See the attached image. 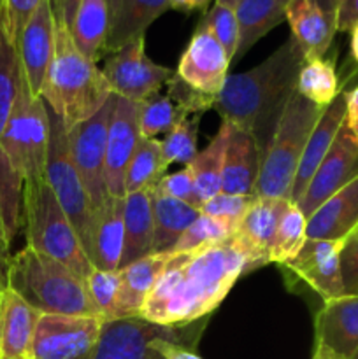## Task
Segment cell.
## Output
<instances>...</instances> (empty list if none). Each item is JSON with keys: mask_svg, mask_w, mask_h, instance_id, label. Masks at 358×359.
I'll use <instances>...</instances> for the list:
<instances>
[{"mask_svg": "<svg viewBox=\"0 0 358 359\" xmlns=\"http://www.w3.org/2000/svg\"><path fill=\"white\" fill-rule=\"evenodd\" d=\"M265 265V259L237 233L192 251L174 252L139 318L160 326H186L206 319L242 273Z\"/></svg>", "mask_w": 358, "mask_h": 359, "instance_id": "6da1fadb", "label": "cell"}, {"mask_svg": "<svg viewBox=\"0 0 358 359\" xmlns=\"http://www.w3.org/2000/svg\"><path fill=\"white\" fill-rule=\"evenodd\" d=\"M304 62L300 46L290 37L255 69L228 76L214 102L221 121L253 133L263 154L288 100L297 90Z\"/></svg>", "mask_w": 358, "mask_h": 359, "instance_id": "7a4b0ae2", "label": "cell"}, {"mask_svg": "<svg viewBox=\"0 0 358 359\" xmlns=\"http://www.w3.org/2000/svg\"><path fill=\"white\" fill-rule=\"evenodd\" d=\"M112 95L102 69L77 49L69 27L56 20L55 55L41 90L46 105L70 130L97 114Z\"/></svg>", "mask_w": 358, "mask_h": 359, "instance_id": "3957f363", "label": "cell"}, {"mask_svg": "<svg viewBox=\"0 0 358 359\" xmlns=\"http://www.w3.org/2000/svg\"><path fill=\"white\" fill-rule=\"evenodd\" d=\"M6 286L41 314L100 316L86 280L58 259L28 245L11 256Z\"/></svg>", "mask_w": 358, "mask_h": 359, "instance_id": "277c9868", "label": "cell"}, {"mask_svg": "<svg viewBox=\"0 0 358 359\" xmlns=\"http://www.w3.org/2000/svg\"><path fill=\"white\" fill-rule=\"evenodd\" d=\"M323 111L325 107L312 104L297 90L293 91L262 154L255 198L270 196L291 202V188L305 144Z\"/></svg>", "mask_w": 358, "mask_h": 359, "instance_id": "5b68a950", "label": "cell"}, {"mask_svg": "<svg viewBox=\"0 0 358 359\" xmlns=\"http://www.w3.org/2000/svg\"><path fill=\"white\" fill-rule=\"evenodd\" d=\"M23 223L28 248L58 259L84 280L93 272L76 228L46 177L23 184Z\"/></svg>", "mask_w": 358, "mask_h": 359, "instance_id": "8992f818", "label": "cell"}, {"mask_svg": "<svg viewBox=\"0 0 358 359\" xmlns=\"http://www.w3.org/2000/svg\"><path fill=\"white\" fill-rule=\"evenodd\" d=\"M48 142V105L41 97L30 93L27 79L23 72H20L16 100L4 132L2 149L13 170L23 179V184L46 177Z\"/></svg>", "mask_w": 358, "mask_h": 359, "instance_id": "52a82bcc", "label": "cell"}, {"mask_svg": "<svg viewBox=\"0 0 358 359\" xmlns=\"http://www.w3.org/2000/svg\"><path fill=\"white\" fill-rule=\"evenodd\" d=\"M49 112V142L46 156V181L55 191L63 212L69 216L83 244L88 258L93 245V209L86 195L79 174L70 158L67 130L62 119L48 107Z\"/></svg>", "mask_w": 358, "mask_h": 359, "instance_id": "ba28073f", "label": "cell"}, {"mask_svg": "<svg viewBox=\"0 0 358 359\" xmlns=\"http://www.w3.org/2000/svg\"><path fill=\"white\" fill-rule=\"evenodd\" d=\"M20 72L16 46L7 35L0 14V224L9 244L23 223V179L11 167L2 149V137L16 100Z\"/></svg>", "mask_w": 358, "mask_h": 359, "instance_id": "9c48e42d", "label": "cell"}, {"mask_svg": "<svg viewBox=\"0 0 358 359\" xmlns=\"http://www.w3.org/2000/svg\"><path fill=\"white\" fill-rule=\"evenodd\" d=\"M206 325L204 319L186 326H160L142 318L107 321L93 359H165L153 346L154 339H168L195 351Z\"/></svg>", "mask_w": 358, "mask_h": 359, "instance_id": "30bf717a", "label": "cell"}, {"mask_svg": "<svg viewBox=\"0 0 358 359\" xmlns=\"http://www.w3.org/2000/svg\"><path fill=\"white\" fill-rule=\"evenodd\" d=\"M114 104L116 95H112L97 114L67 130L70 158L86 189L93 217L111 196L105 182V151Z\"/></svg>", "mask_w": 358, "mask_h": 359, "instance_id": "8fae6325", "label": "cell"}, {"mask_svg": "<svg viewBox=\"0 0 358 359\" xmlns=\"http://www.w3.org/2000/svg\"><path fill=\"white\" fill-rule=\"evenodd\" d=\"M105 319L100 316L41 314L32 359H93Z\"/></svg>", "mask_w": 358, "mask_h": 359, "instance_id": "7c38bea8", "label": "cell"}, {"mask_svg": "<svg viewBox=\"0 0 358 359\" xmlns=\"http://www.w3.org/2000/svg\"><path fill=\"white\" fill-rule=\"evenodd\" d=\"M102 74L107 79L112 93L137 104L157 97L174 76L168 67L158 65L147 58L144 37L111 53Z\"/></svg>", "mask_w": 358, "mask_h": 359, "instance_id": "4fadbf2b", "label": "cell"}, {"mask_svg": "<svg viewBox=\"0 0 358 359\" xmlns=\"http://www.w3.org/2000/svg\"><path fill=\"white\" fill-rule=\"evenodd\" d=\"M346 238L339 241H323L307 238L293 259L279 265L286 280H300L311 287L323 302L343 297L344 284L340 276V251Z\"/></svg>", "mask_w": 358, "mask_h": 359, "instance_id": "5bb4252c", "label": "cell"}, {"mask_svg": "<svg viewBox=\"0 0 358 359\" xmlns=\"http://www.w3.org/2000/svg\"><path fill=\"white\" fill-rule=\"evenodd\" d=\"M228 58L223 46L206 27L199 25L179 60L175 76L192 90L216 102L228 77Z\"/></svg>", "mask_w": 358, "mask_h": 359, "instance_id": "9a60e30c", "label": "cell"}, {"mask_svg": "<svg viewBox=\"0 0 358 359\" xmlns=\"http://www.w3.org/2000/svg\"><path fill=\"white\" fill-rule=\"evenodd\" d=\"M358 177V140L346 125L340 126L332 147L312 175L307 189L297 202L305 217L311 216L333 193Z\"/></svg>", "mask_w": 358, "mask_h": 359, "instance_id": "2e32d148", "label": "cell"}, {"mask_svg": "<svg viewBox=\"0 0 358 359\" xmlns=\"http://www.w3.org/2000/svg\"><path fill=\"white\" fill-rule=\"evenodd\" d=\"M55 46L56 18L53 0H41L16 42L21 72L34 97H41L42 84L55 55Z\"/></svg>", "mask_w": 358, "mask_h": 359, "instance_id": "e0dca14e", "label": "cell"}, {"mask_svg": "<svg viewBox=\"0 0 358 359\" xmlns=\"http://www.w3.org/2000/svg\"><path fill=\"white\" fill-rule=\"evenodd\" d=\"M165 88V95L158 93L140 104L139 126L140 137L144 139H157L161 133L167 135L186 116L204 114L207 109L214 107L213 98L192 90L175 74L167 81Z\"/></svg>", "mask_w": 358, "mask_h": 359, "instance_id": "ac0fdd59", "label": "cell"}, {"mask_svg": "<svg viewBox=\"0 0 358 359\" xmlns=\"http://www.w3.org/2000/svg\"><path fill=\"white\" fill-rule=\"evenodd\" d=\"M139 118L140 104L116 95L105 151V182L111 196H125L126 167L140 140Z\"/></svg>", "mask_w": 358, "mask_h": 359, "instance_id": "d6986e66", "label": "cell"}, {"mask_svg": "<svg viewBox=\"0 0 358 359\" xmlns=\"http://www.w3.org/2000/svg\"><path fill=\"white\" fill-rule=\"evenodd\" d=\"M314 349L353 359L358 349V294L323 302L314 319Z\"/></svg>", "mask_w": 358, "mask_h": 359, "instance_id": "ffe728a7", "label": "cell"}, {"mask_svg": "<svg viewBox=\"0 0 358 359\" xmlns=\"http://www.w3.org/2000/svg\"><path fill=\"white\" fill-rule=\"evenodd\" d=\"M260 165H262V149L255 135L230 125L223 174H221V191L228 195L255 196Z\"/></svg>", "mask_w": 358, "mask_h": 359, "instance_id": "44dd1931", "label": "cell"}, {"mask_svg": "<svg viewBox=\"0 0 358 359\" xmlns=\"http://www.w3.org/2000/svg\"><path fill=\"white\" fill-rule=\"evenodd\" d=\"M344 119H346V90L343 88V91L325 107L321 118L318 119L307 144H305L304 154H302L300 165H298L297 175H295L293 188H291V202L293 203H297L305 193L312 175L332 147L340 126L344 125Z\"/></svg>", "mask_w": 358, "mask_h": 359, "instance_id": "7402d4cb", "label": "cell"}, {"mask_svg": "<svg viewBox=\"0 0 358 359\" xmlns=\"http://www.w3.org/2000/svg\"><path fill=\"white\" fill-rule=\"evenodd\" d=\"M39 318L41 312L13 290L4 287L0 297V359H30Z\"/></svg>", "mask_w": 358, "mask_h": 359, "instance_id": "603a6c76", "label": "cell"}, {"mask_svg": "<svg viewBox=\"0 0 358 359\" xmlns=\"http://www.w3.org/2000/svg\"><path fill=\"white\" fill-rule=\"evenodd\" d=\"M174 252L150 255L142 259H137L125 269H119L121 280H119L118 297H116L111 321L139 318L147 294L151 293L158 277L164 272Z\"/></svg>", "mask_w": 358, "mask_h": 359, "instance_id": "cb8c5ba5", "label": "cell"}, {"mask_svg": "<svg viewBox=\"0 0 358 359\" xmlns=\"http://www.w3.org/2000/svg\"><path fill=\"white\" fill-rule=\"evenodd\" d=\"M286 21L290 23L291 37L300 46L305 60L325 58L337 32L336 18L311 0H290Z\"/></svg>", "mask_w": 358, "mask_h": 359, "instance_id": "d4e9b609", "label": "cell"}, {"mask_svg": "<svg viewBox=\"0 0 358 359\" xmlns=\"http://www.w3.org/2000/svg\"><path fill=\"white\" fill-rule=\"evenodd\" d=\"M171 9V0H111V27L105 55L144 37L147 27Z\"/></svg>", "mask_w": 358, "mask_h": 359, "instance_id": "484cf974", "label": "cell"}, {"mask_svg": "<svg viewBox=\"0 0 358 359\" xmlns=\"http://www.w3.org/2000/svg\"><path fill=\"white\" fill-rule=\"evenodd\" d=\"M358 228V177L333 193L307 217V238L339 241Z\"/></svg>", "mask_w": 358, "mask_h": 359, "instance_id": "4316f807", "label": "cell"}, {"mask_svg": "<svg viewBox=\"0 0 358 359\" xmlns=\"http://www.w3.org/2000/svg\"><path fill=\"white\" fill-rule=\"evenodd\" d=\"M125 245V196H109L93 217L90 262L98 270H119Z\"/></svg>", "mask_w": 358, "mask_h": 359, "instance_id": "83f0119b", "label": "cell"}, {"mask_svg": "<svg viewBox=\"0 0 358 359\" xmlns=\"http://www.w3.org/2000/svg\"><path fill=\"white\" fill-rule=\"evenodd\" d=\"M151 210H153V248L151 255L171 252L190 224L200 216L197 207L183 203L151 189Z\"/></svg>", "mask_w": 358, "mask_h": 359, "instance_id": "f1b7e54d", "label": "cell"}, {"mask_svg": "<svg viewBox=\"0 0 358 359\" xmlns=\"http://www.w3.org/2000/svg\"><path fill=\"white\" fill-rule=\"evenodd\" d=\"M290 203V200L270 198V196L255 198L235 231L256 255L265 259L267 265H269V251L274 235Z\"/></svg>", "mask_w": 358, "mask_h": 359, "instance_id": "f546056e", "label": "cell"}, {"mask_svg": "<svg viewBox=\"0 0 358 359\" xmlns=\"http://www.w3.org/2000/svg\"><path fill=\"white\" fill-rule=\"evenodd\" d=\"M153 248V210L151 189L125 195V245L119 269L151 255Z\"/></svg>", "mask_w": 358, "mask_h": 359, "instance_id": "4dcf8cb0", "label": "cell"}, {"mask_svg": "<svg viewBox=\"0 0 358 359\" xmlns=\"http://www.w3.org/2000/svg\"><path fill=\"white\" fill-rule=\"evenodd\" d=\"M109 27L111 0H81L69 30L77 49L97 63L105 55Z\"/></svg>", "mask_w": 358, "mask_h": 359, "instance_id": "1f68e13d", "label": "cell"}, {"mask_svg": "<svg viewBox=\"0 0 358 359\" xmlns=\"http://www.w3.org/2000/svg\"><path fill=\"white\" fill-rule=\"evenodd\" d=\"M290 0H242L235 9L239 25V44L234 60H241L263 35L286 20Z\"/></svg>", "mask_w": 358, "mask_h": 359, "instance_id": "d6a6232c", "label": "cell"}, {"mask_svg": "<svg viewBox=\"0 0 358 359\" xmlns=\"http://www.w3.org/2000/svg\"><path fill=\"white\" fill-rule=\"evenodd\" d=\"M228 135H230V125L221 121L220 130L213 137L207 147L197 153L195 160L188 165L190 172L195 181L197 196L202 205L206 200L213 198L214 195L221 193V174H223L225 151H227Z\"/></svg>", "mask_w": 358, "mask_h": 359, "instance_id": "836d02e7", "label": "cell"}, {"mask_svg": "<svg viewBox=\"0 0 358 359\" xmlns=\"http://www.w3.org/2000/svg\"><path fill=\"white\" fill-rule=\"evenodd\" d=\"M168 167L171 165L165 160L160 140L140 137L126 167L125 195L157 188L158 182L167 175L165 172Z\"/></svg>", "mask_w": 358, "mask_h": 359, "instance_id": "e575fe53", "label": "cell"}, {"mask_svg": "<svg viewBox=\"0 0 358 359\" xmlns=\"http://www.w3.org/2000/svg\"><path fill=\"white\" fill-rule=\"evenodd\" d=\"M297 91L312 104L326 107L343 91L336 62L326 58L305 60L298 72Z\"/></svg>", "mask_w": 358, "mask_h": 359, "instance_id": "d590c367", "label": "cell"}, {"mask_svg": "<svg viewBox=\"0 0 358 359\" xmlns=\"http://www.w3.org/2000/svg\"><path fill=\"white\" fill-rule=\"evenodd\" d=\"M307 241V217L302 214L297 203L291 202L274 235L269 251V263L284 265L297 256L304 242Z\"/></svg>", "mask_w": 358, "mask_h": 359, "instance_id": "8d00e7d4", "label": "cell"}, {"mask_svg": "<svg viewBox=\"0 0 358 359\" xmlns=\"http://www.w3.org/2000/svg\"><path fill=\"white\" fill-rule=\"evenodd\" d=\"M202 114H192L183 118L161 142L165 160L168 165L181 163L188 167L197 156V140H199V125Z\"/></svg>", "mask_w": 358, "mask_h": 359, "instance_id": "74e56055", "label": "cell"}, {"mask_svg": "<svg viewBox=\"0 0 358 359\" xmlns=\"http://www.w3.org/2000/svg\"><path fill=\"white\" fill-rule=\"evenodd\" d=\"M235 231H237V224L218 219V217L206 216V214H200V216L190 224L188 230L183 233V237L179 238L178 244L172 248L171 252L192 251V249L200 248V245L225 241V238L232 237Z\"/></svg>", "mask_w": 358, "mask_h": 359, "instance_id": "f35d334b", "label": "cell"}, {"mask_svg": "<svg viewBox=\"0 0 358 359\" xmlns=\"http://www.w3.org/2000/svg\"><path fill=\"white\" fill-rule=\"evenodd\" d=\"M202 27H206L211 34L216 37V41L227 51L230 62H234L235 51H237L239 44V25H237V16H235V11L230 7L220 6V4H214L204 18L200 20Z\"/></svg>", "mask_w": 358, "mask_h": 359, "instance_id": "ab89813d", "label": "cell"}, {"mask_svg": "<svg viewBox=\"0 0 358 359\" xmlns=\"http://www.w3.org/2000/svg\"><path fill=\"white\" fill-rule=\"evenodd\" d=\"M119 280H121V270L98 269H93V272L86 279L91 302H93V305L105 321H111L112 318L114 302L119 290Z\"/></svg>", "mask_w": 358, "mask_h": 359, "instance_id": "60d3db41", "label": "cell"}, {"mask_svg": "<svg viewBox=\"0 0 358 359\" xmlns=\"http://www.w3.org/2000/svg\"><path fill=\"white\" fill-rule=\"evenodd\" d=\"M253 200H255V196L228 195V193L221 191L200 205V214L218 217V219L228 221V223H234L239 226L244 214L251 207Z\"/></svg>", "mask_w": 358, "mask_h": 359, "instance_id": "b9f144b4", "label": "cell"}, {"mask_svg": "<svg viewBox=\"0 0 358 359\" xmlns=\"http://www.w3.org/2000/svg\"><path fill=\"white\" fill-rule=\"evenodd\" d=\"M157 189L160 193H164V195L171 196V198L179 200L183 203H188V205L197 207L200 210V200L197 196L195 181H193V175L188 167H185L179 172H174V174L165 175L158 182Z\"/></svg>", "mask_w": 358, "mask_h": 359, "instance_id": "7bdbcfd3", "label": "cell"}, {"mask_svg": "<svg viewBox=\"0 0 358 359\" xmlns=\"http://www.w3.org/2000/svg\"><path fill=\"white\" fill-rule=\"evenodd\" d=\"M39 4H41V0H4V27H6L7 35L14 42V46H16L18 37L39 7Z\"/></svg>", "mask_w": 358, "mask_h": 359, "instance_id": "ee69618b", "label": "cell"}, {"mask_svg": "<svg viewBox=\"0 0 358 359\" xmlns=\"http://www.w3.org/2000/svg\"><path fill=\"white\" fill-rule=\"evenodd\" d=\"M340 276L344 293L358 294V228L347 235L340 251Z\"/></svg>", "mask_w": 358, "mask_h": 359, "instance_id": "f6af8a7d", "label": "cell"}, {"mask_svg": "<svg viewBox=\"0 0 358 359\" xmlns=\"http://www.w3.org/2000/svg\"><path fill=\"white\" fill-rule=\"evenodd\" d=\"M337 32H350L358 25V0H339L336 14Z\"/></svg>", "mask_w": 358, "mask_h": 359, "instance_id": "bcb514c9", "label": "cell"}, {"mask_svg": "<svg viewBox=\"0 0 358 359\" xmlns=\"http://www.w3.org/2000/svg\"><path fill=\"white\" fill-rule=\"evenodd\" d=\"M153 346L165 359H202L193 349H188L168 339H154Z\"/></svg>", "mask_w": 358, "mask_h": 359, "instance_id": "7dc6e473", "label": "cell"}, {"mask_svg": "<svg viewBox=\"0 0 358 359\" xmlns=\"http://www.w3.org/2000/svg\"><path fill=\"white\" fill-rule=\"evenodd\" d=\"M344 125L350 128L354 139L358 140V84L351 90H346V119Z\"/></svg>", "mask_w": 358, "mask_h": 359, "instance_id": "c3c4849f", "label": "cell"}, {"mask_svg": "<svg viewBox=\"0 0 358 359\" xmlns=\"http://www.w3.org/2000/svg\"><path fill=\"white\" fill-rule=\"evenodd\" d=\"M81 0H53V9H55V18L70 28L76 11L79 7Z\"/></svg>", "mask_w": 358, "mask_h": 359, "instance_id": "681fc988", "label": "cell"}, {"mask_svg": "<svg viewBox=\"0 0 358 359\" xmlns=\"http://www.w3.org/2000/svg\"><path fill=\"white\" fill-rule=\"evenodd\" d=\"M9 248L11 244L7 242L6 235H4V230H2V224H0V280H2L4 284H6L7 266H9V259H11Z\"/></svg>", "mask_w": 358, "mask_h": 359, "instance_id": "f907efd6", "label": "cell"}, {"mask_svg": "<svg viewBox=\"0 0 358 359\" xmlns=\"http://www.w3.org/2000/svg\"><path fill=\"white\" fill-rule=\"evenodd\" d=\"M211 0H171V9L183 11V13H192V11L206 9Z\"/></svg>", "mask_w": 358, "mask_h": 359, "instance_id": "816d5d0a", "label": "cell"}, {"mask_svg": "<svg viewBox=\"0 0 358 359\" xmlns=\"http://www.w3.org/2000/svg\"><path fill=\"white\" fill-rule=\"evenodd\" d=\"M350 55L358 65V25L350 30Z\"/></svg>", "mask_w": 358, "mask_h": 359, "instance_id": "f5cc1de1", "label": "cell"}, {"mask_svg": "<svg viewBox=\"0 0 358 359\" xmlns=\"http://www.w3.org/2000/svg\"><path fill=\"white\" fill-rule=\"evenodd\" d=\"M311 2H314L316 6H318L319 9L325 11L326 14H330L332 18H336L337 4H339V0H311Z\"/></svg>", "mask_w": 358, "mask_h": 359, "instance_id": "db71d44e", "label": "cell"}, {"mask_svg": "<svg viewBox=\"0 0 358 359\" xmlns=\"http://www.w3.org/2000/svg\"><path fill=\"white\" fill-rule=\"evenodd\" d=\"M311 359H343L336 354L329 353V351H323V349H314V354H312Z\"/></svg>", "mask_w": 358, "mask_h": 359, "instance_id": "11a10c76", "label": "cell"}, {"mask_svg": "<svg viewBox=\"0 0 358 359\" xmlns=\"http://www.w3.org/2000/svg\"><path fill=\"white\" fill-rule=\"evenodd\" d=\"M242 0H216V4H220V6H225V7H230V9H237L239 4H241Z\"/></svg>", "mask_w": 358, "mask_h": 359, "instance_id": "9f6ffc18", "label": "cell"}, {"mask_svg": "<svg viewBox=\"0 0 358 359\" xmlns=\"http://www.w3.org/2000/svg\"><path fill=\"white\" fill-rule=\"evenodd\" d=\"M4 287H6V284H4L2 280H0V297H2V291H4Z\"/></svg>", "mask_w": 358, "mask_h": 359, "instance_id": "6f0895ef", "label": "cell"}, {"mask_svg": "<svg viewBox=\"0 0 358 359\" xmlns=\"http://www.w3.org/2000/svg\"><path fill=\"white\" fill-rule=\"evenodd\" d=\"M2 9H4V0H0V14H2Z\"/></svg>", "mask_w": 358, "mask_h": 359, "instance_id": "680465c9", "label": "cell"}, {"mask_svg": "<svg viewBox=\"0 0 358 359\" xmlns=\"http://www.w3.org/2000/svg\"><path fill=\"white\" fill-rule=\"evenodd\" d=\"M353 359H358V349H357V353H354V356H353Z\"/></svg>", "mask_w": 358, "mask_h": 359, "instance_id": "91938a15", "label": "cell"}, {"mask_svg": "<svg viewBox=\"0 0 358 359\" xmlns=\"http://www.w3.org/2000/svg\"><path fill=\"white\" fill-rule=\"evenodd\" d=\"M30 359H32V358H30Z\"/></svg>", "mask_w": 358, "mask_h": 359, "instance_id": "94428289", "label": "cell"}]
</instances>
